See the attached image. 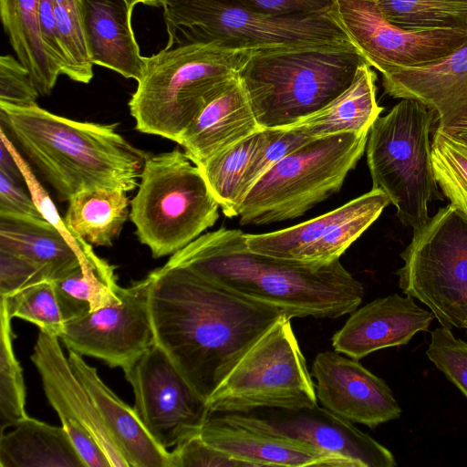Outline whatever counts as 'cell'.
Wrapping results in <instances>:
<instances>
[{
	"label": "cell",
	"instance_id": "obj_1",
	"mask_svg": "<svg viewBox=\"0 0 467 467\" xmlns=\"http://www.w3.org/2000/svg\"><path fill=\"white\" fill-rule=\"evenodd\" d=\"M150 273L154 343L207 402L244 353L285 312L187 267L165 264Z\"/></svg>",
	"mask_w": 467,
	"mask_h": 467
},
{
	"label": "cell",
	"instance_id": "obj_2",
	"mask_svg": "<svg viewBox=\"0 0 467 467\" xmlns=\"http://www.w3.org/2000/svg\"><path fill=\"white\" fill-rule=\"evenodd\" d=\"M183 266L289 317L337 318L356 310L364 286L341 264L306 263L250 250L245 234L221 227L200 235L166 263Z\"/></svg>",
	"mask_w": 467,
	"mask_h": 467
},
{
	"label": "cell",
	"instance_id": "obj_3",
	"mask_svg": "<svg viewBox=\"0 0 467 467\" xmlns=\"http://www.w3.org/2000/svg\"><path fill=\"white\" fill-rule=\"evenodd\" d=\"M1 130L61 201L95 189L130 192L139 185L146 152L116 131L117 124L82 122L37 104L0 102Z\"/></svg>",
	"mask_w": 467,
	"mask_h": 467
},
{
	"label": "cell",
	"instance_id": "obj_4",
	"mask_svg": "<svg viewBox=\"0 0 467 467\" xmlns=\"http://www.w3.org/2000/svg\"><path fill=\"white\" fill-rule=\"evenodd\" d=\"M367 63L351 42L254 50L239 71L262 129L293 126L326 107Z\"/></svg>",
	"mask_w": 467,
	"mask_h": 467
},
{
	"label": "cell",
	"instance_id": "obj_5",
	"mask_svg": "<svg viewBox=\"0 0 467 467\" xmlns=\"http://www.w3.org/2000/svg\"><path fill=\"white\" fill-rule=\"evenodd\" d=\"M253 52L197 43L164 47L146 57L143 76L129 101L136 130L177 143Z\"/></svg>",
	"mask_w": 467,
	"mask_h": 467
},
{
	"label": "cell",
	"instance_id": "obj_6",
	"mask_svg": "<svg viewBox=\"0 0 467 467\" xmlns=\"http://www.w3.org/2000/svg\"><path fill=\"white\" fill-rule=\"evenodd\" d=\"M168 34L165 48L215 43L260 50L351 42L331 10L307 15H270L214 0H160ZM352 43V42H351Z\"/></svg>",
	"mask_w": 467,
	"mask_h": 467
},
{
	"label": "cell",
	"instance_id": "obj_7",
	"mask_svg": "<svg viewBox=\"0 0 467 467\" xmlns=\"http://www.w3.org/2000/svg\"><path fill=\"white\" fill-rule=\"evenodd\" d=\"M369 131L313 139L263 174L240 209L241 225H265L304 215L337 192L363 156Z\"/></svg>",
	"mask_w": 467,
	"mask_h": 467
},
{
	"label": "cell",
	"instance_id": "obj_8",
	"mask_svg": "<svg viewBox=\"0 0 467 467\" xmlns=\"http://www.w3.org/2000/svg\"><path fill=\"white\" fill-rule=\"evenodd\" d=\"M130 219L152 257L173 254L214 225L220 207L199 167L185 152L149 155Z\"/></svg>",
	"mask_w": 467,
	"mask_h": 467
},
{
	"label": "cell",
	"instance_id": "obj_9",
	"mask_svg": "<svg viewBox=\"0 0 467 467\" xmlns=\"http://www.w3.org/2000/svg\"><path fill=\"white\" fill-rule=\"evenodd\" d=\"M434 118L423 104L402 99L375 120L366 146L372 188L388 195L400 223L413 230L429 221L428 203L441 198L431 161Z\"/></svg>",
	"mask_w": 467,
	"mask_h": 467
},
{
	"label": "cell",
	"instance_id": "obj_10",
	"mask_svg": "<svg viewBox=\"0 0 467 467\" xmlns=\"http://www.w3.org/2000/svg\"><path fill=\"white\" fill-rule=\"evenodd\" d=\"M283 314L244 353L207 400L211 413L317 405L312 375Z\"/></svg>",
	"mask_w": 467,
	"mask_h": 467
},
{
	"label": "cell",
	"instance_id": "obj_11",
	"mask_svg": "<svg viewBox=\"0 0 467 467\" xmlns=\"http://www.w3.org/2000/svg\"><path fill=\"white\" fill-rule=\"evenodd\" d=\"M399 287L420 301L441 326L464 329L467 322V217L451 203L413 230L400 254Z\"/></svg>",
	"mask_w": 467,
	"mask_h": 467
},
{
	"label": "cell",
	"instance_id": "obj_12",
	"mask_svg": "<svg viewBox=\"0 0 467 467\" xmlns=\"http://www.w3.org/2000/svg\"><path fill=\"white\" fill-rule=\"evenodd\" d=\"M123 371L134 392L135 412L152 439L166 450L198 432L212 414L206 401L156 343Z\"/></svg>",
	"mask_w": 467,
	"mask_h": 467
},
{
	"label": "cell",
	"instance_id": "obj_13",
	"mask_svg": "<svg viewBox=\"0 0 467 467\" xmlns=\"http://www.w3.org/2000/svg\"><path fill=\"white\" fill-rule=\"evenodd\" d=\"M58 338L39 331L30 358L61 426L87 467H130L109 434L90 394L72 370Z\"/></svg>",
	"mask_w": 467,
	"mask_h": 467
},
{
	"label": "cell",
	"instance_id": "obj_14",
	"mask_svg": "<svg viewBox=\"0 0 467 467\" xmlns=\"http://www.w3.org/2000/svg\"><path fill=\"white\" fill-rule=\"evenodd\" d=\"M331 13L367 63L385 74L435 62L467 41V30H408L389 22L376 0H335Z\"/></svg>",
	"mask_w": 467,
	"mask_h": 467
},
{
	"label": "cell",
	"instance_id": "obj_15",
	"mask_svg": "<svg viewBox=\"0 0 467 467\" xmlns=\"http://www.w3.org/2000/svg\"><path fill=\"white\" fill-rule=\"evenodd\" d=\"M152 279L150 273L121 287L119 304L66 322L60 338L67 349L122 370L134 362L154 343L149 308Z\"/></svg>",
	"mask_w": 467,
	"mask_h": 467
},
{
	"label": "cell",
	"instance_id": "obj_16",
	"mask_svg": "<svg viewBox=\"0 0 467 467\" xmlns=\"http://www.w3.org/2000/svg\"><path fill=\"white\" fill-rule=\"evenodd\" d=\"M238 424L311 444L350 467H394L392 452L353 422L318 405L300 410L259 409L220 413Z\"/></svg>",
	"mask_w": 467,
	"mask_h": 467
},
{
	"label": "cell",
	"instance_id": "obj_17",
	"mask_svg": "<svg viewBox=\"0 0 467 467\" xmlns=\"http://www.w3.org/2000/svg\"><path fill=\"white\" fill-rule=\"evenodd\" d=\"M317 400L324 408L370 429L399 419L401 408L387 382L358 359L337 351L318 353L311 368Z\"/></svg>",
	"mask_w": 467,
	"mask_h": 467
},
{
	"label": "cell",
	"instance_id": "obj_18",
	"mask_svg": "<svg viewBox=\"0 0 467 467\" xmlns=\"http://www.w3.org/2000/svg\"><path fill=\"white\" fill-rule=\"evenodd\" d=\"M435 318L414 298L392 294L379 297L350 313L332 337L335 351L354 359L372 352L407 345L419 332L428 331Z\"/></svg>",
	"mask_w": 467,
	"mask_h": 467
},
{
	"label": "cell",
	"instance_id": "obj_19",
	"mask_svg": "<svg viewBox=\"0 0 467 467\" xmlns=\"http://www.w3.org/2000/svg\"><path fill=\"white\" fill-rule=\"evenodd\" d=\"M199 432L207 443L246 467H350L311 444L238 424L220 413H212Z\"/></svg>",
	"mask_w": 467,
	"mask_h": 467
},
{
	"label": "cell",
	"instance_id": "obj_20",
	"mask_svg": "<svg viewBox=\"0 0 467 467\" xmlns=\"http://www.w3.org/2000/svg\"><path fill=\"white\" fill-rule=\"evenodd\" d=\"M385 92L419 101L434 112L438 126L467 109V41L442 58L382 74Z\"/></svg>",
	"mask_w": 467,
	"mask_h": 467
},
{
	"label": "cell",
	"instance_id": "obj_21",
	"mask_svg": "<svg viewBox=\"0 0 467 467\" xmlns=\"http://www.w3.org/2000/svg\"><path fill=\"white\" fill-rule=\"evenodd\" d=\"M261 130L238 74L203 108L177 143L198 166Z\"/></svg>",
	"mask_w": 467,
	"mask_h": 467
},
{
	"label": "cell",
	"instance_id": "obj_22",
	"mask_svg": "<svg viewBox=\"0 0 467 467\" xmlns=\"http://www.w3.org/2000/svg\"><path fill=\"white\" fill-rule=\"evenodd\" d=\"M72 370L90 394L104 425L130 467H172L171 452L149 434L134 409L121 400L82 355L68 350Z\"/></svg>",
	"mask_w": 467,
	"mask_h": 467
},
{
	"label": "cell",
	"instance_id": "obj_23",
	"mask_svg": "<svg viewBox=\"0 0 467 467\" xmlns=\"http://www.w3.org/2000/svg\"><path fill=\"white\" fill-rule=\"evenodd\" d=\"M137 0H81L86 42L93 65L126 78L140 80L146 57L140 53L131 27Z\"/></svg>",
	"mask_w": 467,
	"mask_h": 467
},
{
	"label": "cell",
	"instance_id": "obj_24",
	"mask_svg": "<svg viewBox=\"0 0 467 467\" xmlns=\"http://www.w3.org/2000/svg\"><path fill=\"white\" fill-rule=\"evenodd\" d=\"M0 249L19 254L38 265L55 282L95 254L85 240L68 238L48 222L0 216Z\"/></svg>",
	"mask_w": 467,
	"mask_h": 467
},
{
	"label": "cell",
	"instance_id": "obj_25",
	"mask_svg": "<svg viewBox=\"0 0 467 467\" xmlns=\"http://www.w3.org/2000/svg\"><path fill=\"white\" fill-rule=\"evenodd\" d=\"M1 467H87L66 430L29 416L1 433Z\"/></svg>",
	"mask_w": 467,
	"mask_h": 467
},
{
	"label": "cell",
	"instance_id": "obj_26",
	"mask_svg": "<svg viewBox=\"0 0 467 467\" xmlns=\"http://www.w3.org/2000/svg\"><path fill=\"white\" fill-rule=\"evenodd\" d=\"M377 76L368 63L358 67L350 86L326 107L294 124L312 139L369 131L384 109L376 99Z\"/></svg>",
	"mask_w": 467,
	"mask_h": 467
},
{
	"label": "cell",
	"instance_id": "obj_27",
	"mask_svg": "<svg viewBox=\"0 0 467 467\" xmlns=\"http://www.w3.org/2000/svg\"><path fill=\"white\" fill-rule=\"evenodd\" d=\"M1 19L20 63L40 96L53 90L60 69L47 56L39 26V0H0Z\"/></svg>",
	"mask_w": 467,
	"mask_h": 467
},
{
	"label": "cell",
	"instance_id": "obj_28",
	"mask_svg": "<svg viewBox=\"0 0 467 467\" xmlns=\"http://www.w3.org/2000/svg\"><path fill=\"white\" fill-rule=\"evenodd\" d=\"M117 280L115 266L95 254L83 260L71 273L55 281L65 322L119 304L121 286Z\"/></svg>",
	"mask_w": 467,
	"mask_h": 467
},
{
	"label": "cell",
	"instance_id": "obj_29",
	"mask_svg": "<svg viewBox=\"0 0 467 467\" xmlns=\"http://www.w3.org/2000/svg\"><path fill=\"white\" fill-rule=\"evenodd\" d=\"M126 192L95 189L68 200L66 223L83 240L96 246H110L130 216Z\"/></svg>",
	"mask_w": 467,
	"mask_h": 467
},
{
	"label": "cell",
	"instance_id": "obj_30",
	"mask_svg": "<svg viewBox=\"0 0 467 467\" xmlns=\"http://www.w3.org/2000/svg\"><path fill=\"white\" fill-rule=\"evenodd\" d=\"M265 140V133L263 129L198 165L211 192L226 217L239 215L243 202L244 178L251 161Z\"/></svg>",
	"mask_w": 467,
	"mask_h": 467
},
{
	"label": "cell",
	"instance_id": "obj_31",
	"mask_svg": "<svg viewBox=\"0 0 467 467\" xmlns=\"http://www.w3.org/2000/svg\"><path fill=\"white\" fill-rule=\"evenodd\" d=\"M376 2L386 19L404 29L467 30V0H376Z\"/></svg>",
	"mask_w": 467,
	"mask_h": 467
},
{
	"label": "cell",
	"instance_id": "obj_32",
	"mask_svg": "<svg viewBox=\"0 0 467 467\" xmlns=\"http://www.w3.org/2000/svg\"><path fill=\"white\" fill-rule=\"evenodd\" d=\"M11 317L0 305V423L1 432L28 415L23 371L13 348Z\"/></svg>",
	"mask_w": 467,
	"mask_h": 467
},
{
	"label": "cell",
	"instance_id": "obj_33",
	"mask_svg": "<svg viewBox=\"0 0 467 467\" xmlns=\"http://www.w3.org/2000/svg\"><path fill=\"white\" fill-rule=\"evenodd\" d=\"M0 305L11 318L28 321L36 325L39 331L60 338L66 322L58 305L54 282L43 280L10 296H1Z\"/></svg>",
	"mask_w": 467,
	"mask_h": 467
},
{
	"label": "cell",
	"instance_id": "obj_34",
	"mask_svg": "<svg viewBox=\"0 0 467 467\" xmlns=\"http://www.w3.org/2000/svg\"><path fill=\"white\" fill-rule=\"evenodd\" d=\"M59 41L67 61V76L88 84L93 78L83 24L81 0H54Z\"/></svg>",
	"mask_w": 467,
	"mask_h": 467
},
{
	"label": "cell",
	"instance_id": "obj_35",
	"mask_svg": "<svg viewBox=\"0 0 467 467\" xmlns=\"http://www.w3.org/2000/svg\"><path fill=\"white\" fill-rule=\"evenodd\" d=\"M431 161L443 194L467 217V148L435 130Z\"/></svg>",
	"mask_w": 467,
	"mask_h": 467
},
{
	"label": "cell",
	"instance_id": "obj_36",
	"mask_svg": "<svg viewBox=\"0 0 467 467\" xmlns=\"http://www.w3.org/2000/svg\"><path fill=\"white\" fill-rule=\"evenodd\" d=\"M264 130L265 133V142L251 161L244 178L242 186L243 201L257 180L271 167L285 155L313 140L294 127Z\"/></svg>",
	"mask_w": 467,
	"mask_h": 467
},
{
	"label": "cell",
	"instance_id": "obj_37",
	"mask_svg": "<svg viewBox=\"0 0 467 467\" xmlns=\"http://www.w3.org/2000/svg\"><path fill=\"white\" fill-rule=\"evenodd\" d=\"M426 356L467 399V341L441 326L431 332Z\"/></svg>",
	"mask_w": 467,
	"mask_h": 467
},
{
	"label": "cell",
	"instance_id": "obj_38",
	"mask_svg": "<svg viewBox=\"0 0 467 467\" xmlns=\"http://www.w3.org/2000/svg\"><path fill=\"white\" fill-rule=\"evenodd\" d=\"M199 431L181 441L171 451L172 467H246L207 443Z\"/></svg>",
	"mask_w": 467,
	"mask_h": 467
},
{
	"label": "cell",
	"instance_id": "obj_39",
	"mask_svg": "<svg viewBox=\"0 0 467 467\" xmlns=\"http://www.w3.org/2000/svg\"><path fill=\"white\" fill-rule=\"evenodd\" d=\"M39 93L28 70L10 55L0 57V102L16 106L36 104Z\"/></svg>",
	"mask_w": 467,
	"mask_h": 467
},
{
	"label": "cell",
	"instance_id": "obj_40",
	"mask_svg": "<svg viewBox=\"0 0 467 467\" xmlns=\"http://www.w3.org/2000/svg\"><path fill=\"white\" fill-rule=\"evenodd\" d=\"M47 280L42 269L19 254L0 249V296Z\"/></svg>",
	"mask_w": 467,
	"mask_h": 467
},
{
	"label": "cell",
	"instance_id": "obj_41",
	"mask_svg": "<svg viewBox=\"0 0 467 467\" xmlns=\"http://www.w3.org/2000/svg\"><path fill=\"white\" fill-rule=\"evenodd\" d=\"M0 216L26 221L47 222L31 195L0 171Z\"/></svg>",
	"mask_w": 467,
	"mask_h": 467
},
{
	"label": "cell",
	"instance_id": "obj_42",
	"mask_svg": "<svg viewBox=\"0 0 467 467\" xmlns=\"http://www.w3.org/2000/svg\"><path fill=\"white\" fill-rule=\"evenodd\" d=\"M270 15H307L331 10L335 0H214Z\"/></svg>",
	"mask_w": 467,
	"mask_h": 467
},
{
	"label": "cell",
	"instance_id": "obj_43",
	"mask_svg": "<svg viewBox=\"0 0 467 467\" xmlns=\"http://www.w3.org/2000/svg\"><path fill=\"white\" fill-rule=\"evenodd\" d=\"M39 26L42 41L47 56L64 75L67 74V61L57 29L54 0H39Z\"/></svg>",
	"mask_w": 467,
	"mask_h": 467
},
{
	"label": "cell",
	"instance_id": "obj_44",
	"mask_svg": "<svg viewBox=\"0 0 467 467\" xmlns=\"http://www.w3.org/2000/svg\"><path fill=\"white\" fill-rule=\"evenodd\" d=\"M436 130L467 148V109Z\"/></svg>",
	"mask_w": 467,
	"mask_h": 467
},
{
	"label": "cell",
	"instance_id": "obj_45",
	"mask_svg": "<svg viewBox=\"0 0 467 467\" xmlns=\"http://www.w3.org/2000/svg\"><path fill=\"white\" fill-rule=\"evenodd\" d=\"M0 171L16 182V179H24L15 157L6 146L5 140L0 141Z\"/></svg>",
	"mask_w": 467,
	"mask_h": 467
},
{
	"label": "cell",
	"instance_id": "obj_46",
	"mask_svg": "<svg viewBox=\"0 0 467 467\" xmlns=\"http://www.w3.org/2000/svg\"><path fill=\"white\" fill-rule=\"evenodd\" d=\"M139 3H142L149 5H160V0H137Z\"/></svg>",
	"mask_w": 467,
	"mask_h": 467
},
{
	"label": "cell",
	"instance_id": "obj_47",
	"mask_svg": "<svg viewBox=\"0 0 467 467\" xmlns=\"http://www.w3.org/2000/svg\"><path fill=\"white\" fill-rule=\"evenodd\" d=\"M464 329H466V333H467V322H466V326H465V328H464Z\"/></svg>",
	"mask_w": 467,
	"mask_h": 467
}]
</instances>
